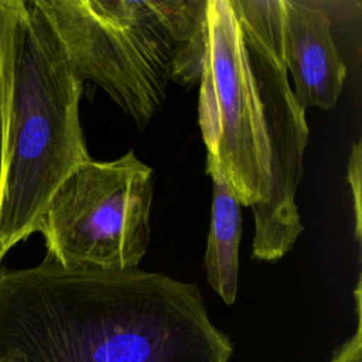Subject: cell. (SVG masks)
Listing matches in <instances>:
<instances>
[{"label": "cell", "mask_w": 362, "mask_h": 362, "mask_svg": "<svg viewBox=\"0 0 362 362\" xmlns=\"http://www.w3.org/2000/svg\"><path fill=\"white\" fill-rule=\"evenodd\" d=\"M198 85L206 174L252 208L253 256L277 262L304 230L296 194L310 134L283 57L281 0H205Z\"/></svg>", "instance_id": "6da1fadb"}, {"label": "cell", "mask_w": 362, "mask_h": 362, "mask_svg": "<svg viewBox=\"0 0 362 362\" xmlns=\"http://www.w3.org/2000/svg\"><path fill=\"white\" fill-rule=\"evenodd\" d=\"M199 288L139 267L0 272V362H229Z\"/></svg>", "instance_id": "7a4b0ae2"}, {"label": "cell", "mask_w": 362, "mask_h": 362, "mask_svg": "<svg viewBox=\"0 0 362 362\" xmlns=\"http://www.w3.org/2000/svg\"><path fill=\"white\" fill-rule=\"evenodd\" d=\"M81 82L100 86L139 129L170 82L195 85L205 0H33Z\"/></svg>", "instance_id": "3957f363"}, {"label": "cell", "mask_w": 362, "mask_h": 362, "mask_svg": "<svg viewBox=\"0 0 362 362\" xmlns=\"http://www.w3.org/2000/svg\"><path fill=\"white\" fill-rule=\"evenodd\" d=\"M82 92L51 25L33 0L25 1L0 198V263L38 230L54 192L90 160L79 119Z\"/></svg>", "instance_id": "277c9868"}, {"label": "cell", "mask_w": 362, "mask_h": 362, "mask_svg": "<svg viewBox=\"0 0 362 362\" xmlns=\"http://www.w3.org/2000/svg\"><path fill=\"white\" fill-rule=\"evenodd\" d=\"M153 168L130 150L76 167L58 187L38 230L47 256L62 266L139 267L150 240Z\"/></svg>", "instance_id": "5b68a950"}, {"label": "cell", "mask_w": 362, "mask_h": 362, "mask_svg": "<svg viewBox=\"0 0 362 362\" xmlns=\"http://www.w3.org/2000/svg\"><path fill=\"white\" fill-rule=\"evenodd\" d=\"M329 3L281 0V45L293 93L305 109L335 107L342 92L346 65L332 35Z\"/></svg>", "instance_id": "8992f818"}, {"label": "cell", "mask_w": 362, "mask_h": 362, "mask_svg": "<svg viewBox=\"0 0 362 362\" xmlns=\"http://www.w3.org/2000/svg\"><path fill=\"white\" fill-rule=\"evenodd\" d=\"M212 178V206L208 243L204 256L206 280L223 303L232 305L238 296L239 243L242 238L240 204L216 173Z\"/></svg>", "instance_id": "52a82bcc"}, {"label": "cell", "mask_w": 362, "mask_h": 362, "mask_svg": "<svg viewBox=\"0 0 362 362\" xmlns=\"http://www.w3.org/2000/svg\"><path fill=\"white\" fill-rule=\"evenodd\" d=\"M25 0H0V198L3 189L14 64Z\"/></svg>", "instance_id": "ba28073f"}, {"label": "cell", "mask_w": 362, "mask_h": 362, "mask_svg": "<svg viewBox=\"0 0 362 362\" xmlns=\"http://www.w3.org/2000/svg\"><path fill=\"white\" fill-rule=\"evenodd\" d=\"M361 279L358 277L354 290L355 300V329L337 349L332 352L327 362H362V297H361Z\"/></svg>", "instance_id": "9c48e42d"}, {"label": "cell", "mask_w": 362, "mask_h": 362, "mask_svg": "<svg viewBox=\"0 0 362 362\" xmlns=\"http://www.w3.org/2000/svg\"><path fill=\"white\" fill-rule=\"evenodd\" d=\"M348 181L354 197L355 236L361 242V143H355L348 167Z\"/></svg>", "instance_id": "30bf717a"}]
</instances>
